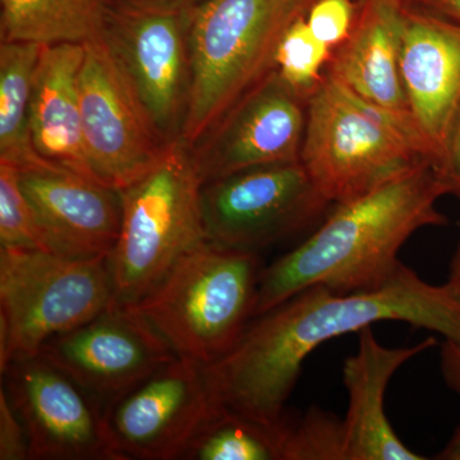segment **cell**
I'll list each match as a JSON object with an SVG mask.
<instances>
[{"label":"cell","instance_id":"1","mask_svg":"<svg viewBox=\"0 0 460 460\" xmlns=\"http://www.w3.org/2000/svg\"><path fill=\"white\" fill-rule=\"evenodd\" d=\"M386 321L460 341V299L447 281L434 286L405 265L374 289L307 288L253 317L237 344L202 368L211 399L217 407L278 428L302 366L316 348Z\"/></svg>","mask_w":460,"mask_h":460},{"label":"cell","instance_id":"2","mask_svg":"<svg viewBox=\"0 0 460 460\" xmlns=\"http://www.w3.org/2000/svg\"><path fill=\"white\" fill-rule=\"evenodd\" d=\"M445 195L429 162L334 205L302 243L262 269L253 317L314 286L339 293L383 286L402 265L399 251L414 233L447 224L438 208Z\"/></svg>","mask_w":460,"mask_h":460},{"label":"cell","instance_id":"3","mask_svg":"<svg viewBox=\"0 0 460 460\" xmlns=\"http://www.w3.org/2000/svg\"><path fill=\"white\" fill-rule=\"evenodd\" d=\"M314 0H199L190 23L189 107L180 140L208 137L277 69L288 27Z\"/></svg>","mask_w":460,"mask_h":460},{"label":"cell","instance_id":"4","mask_svg":"<svg viewBox=\"0 0 460 460\" xmlns=\"http://www.w3.org/2000/svg\"><path fill=\"white\" fill-rule=\"evenodd\" d=\"M302 164L332 206L365 195L434 153L410 115L376 107L328 72L307 100Z\"/></svg>","mask_w":460,"mask_h":460},{"label":"cell","instance_id":"5","mask_svg":"<svg viewBox=\"0 0 460 460\" xmlns=\"http://www.w3.org/2000/svg\"><path fill=\"white\" fill-rule=\"evenodd\" d=\"M262 269L259 253L206 241L129 308L177 357L208 367L237 344L252 320Z\"/></svg>","mask_w":460,"mask_h":460},{"label":"cell","instance_id":"6","mask_svg":"<svg viewBox=\"0 0 460 460\" xmlns=\"http://www.w3.org/2000/svg\"><path fill=\"white\" fill-rule=\"evenodd\" d=\"M201 187L190 148L177 140L150 171L120 190L122 226L108 257L114 305L138 304L181 257L208 241Z\"/></svg>","mask_w":460,"mask_h":460},{"label":"cell","instance_id":"7","mask_svg":"<svg viewBox=\"0 0 460 460\" xmlns=\"http://www.w3.org/2000/svg\"><path fill=\"white\" fill-rule=\"evenodd\" d=\"M113 305L108 257L0 247V371Z\"/></svg>","mask_w":460,"mask_h":460},{"label":"cell","instance_id":"8","mask_svg":"<svg viewBox=\"0 0 460 460\" xmlns=\"http://www.w3.org/2000/svg\"><path fill=\"white\" fill-rule=\"evenodd\" d=\"M199 2L105 4L102 40L169 142L180 140L189 107L190 23Z\"/></svg>","mask_w":460,"mask_h":460},{"label":"cell","instance_id":"9","mask_svg":"<svg viewBox=\"0 0 460 460\" xmlns=\"http://www.w3.org/2000/svg\"><path fill=\"white\" fill-rule=\"evenodd\" d=\"M329 206L301 160L253 166L201 187L206 237L250 252L307 228Z\"/></svg>","mask_w":460,"mask_h":460},{"label":"cell","instance_id":"10","mask_svg":"<svg viewBox=\"0 0 460 460\" xmlns=\"http://www.w3.org/2000/svg\"><path fill=\"white\" fill-rule=\"evenodd\" d=\"M78 86L91 171L100 183L122 190L150 171L172 142L156 128L102 36L84 42Z\"/></svg>","mask_w":460,"mask_h":460},{"label":"cell","instance_id":"11","mask_svg":"<svg viewBox=\"0 0 460 460\" xmlns=\"http://www.w3.org/2000/svg\"><path fill=\"white\" fill-rule=\"evenodd\" d=\"M215 408L202 367L177 357L109 399L104 419L118 459H181Z\"/></svg>","mask_w":460,"mask_h":460},{"label":"cell","instance_id":"12","mask_svg":"<svg viewBox=\"0 0 460 460\" xmlns=\"http://www.w3.org/2000/svg\"><path fill=\"white\" fill-rule=\"evenodd\" d=\"M5 392L25 426L30 459L119 460L96 396L41 356L12 362Z\"/></svg>","mask_w":460,"mask_h":460},{"label":"cell","instance_id":"13","mask_svg":"<svg viewBox=\"0 0 460 460\" xmlns=\"http://www.w3.org/2000/svg\"><path fill=\"white\" fill-rule=\"evenodd\" d=\"M38 356L105 401L177 358L144 317L114 305L89 323L51 338Z\"/></svg>","mask_w":460,"mask_h":460},{"label":"cell","instance_id":"14","mask_svg":"<svg viewBox=\"0 0 460 460\" xmlns=\"http://www.w3.org/2000/svg\"><path fill=\"white\" fill-rule=\"evenodd\" d=\"M307 100L288 86L277 69L208 137L190 148L202 184L274 163L301 160Z\"/></svg>","mask_w":460,"mask_h":460},{"label":"cell","instance_id":"15","mask_svg":"<svg viewBox=\"0 0 460 460\" xmlns=\"http://www.w3.org/2000/svg\"><path fill=\"white\" fill-rule=\"evenodd\" d=\"M18 172L48 252L75 259L111 255L122 226L120 190L56 166Z\"/></svg>","mask_w":460,"mask_h":460},{"label":"cell","instance_id":"16","mask_svg":"<svg viewBox=\"0 0 460 460\" xmlns=\"http://www.w3.org/2000/svg\"><path fill=\"white\" fill-rule=\"evenodd\" d=\"M401 71L408 107L434 163L460 104V25L402 2Z\"/></svg>","mask_w":460,"mask_h":460},{"label":"cell","instance_id":"17","mask_svg":"<svg viewBox=\"0 0 460 460\" xmlns=\"http://www.w3.org/2000/svg\"><path fill=\"white\" fill-rule=\"evenodd\" d=\"M358 350L345 359L343 381L349 405L343 420L345 460H425L411 450L390 425L385 393L396 371L413 357L434 347L429 337L413 347L378 343L372 326L359 330Z\"/></svg>","mask_w":460,"mask_h":460},{"label":"cell","instance_id":"18","mask_svg":"<svg viewBox=\"0 0 460 460\" xmlns=\"http://www.w3.org/2000/svg\"><path fill=\"white\" fill-rule=\"evenodd\" d=\"M404 0H359L347 40L332 50L326 72L366 102L411 115L401 71Z\"/></svg>","mask_w":460,"mask_h":460},{"label":"cell","instance_id":"19","mask_svg":"<svg viewBox=\"0 0 460 460\" xmlns=\"http://www.w3.org/2000/svg\"><path fill=\"white\" fill-rule=\"evenodd\" d=\"M84 58V42L45 45L33 80L30 131L33 148L48 164L96 181L81 122L78 81Z\"/></svg>","mask_w":460,"mask_h":460},{"label":"cell","instance_id":"20","mask_svg":"<svg viewBox=\"0 0 460 460\" xmlns=\"http://www.w3.org/2000/svg\"><path fill=\"white\" fill-rule=\"evenodd\" d=\"M44 47L0 41V162L18 171L53 166L38 155L30 131L33 80Z\"/></svg>","mask_w":460,"mask_h":460},{"label":"cell","instance_id":"21","mask_svg":"<svg viewBox=\"0 0 460 460\" xmlns=\"http://www.w3.org/2000/svg\"><path fill=\"white\" fill-rule=\"evenodd\" d=\"M105 0H0V40L41 45L102 36Z\"/></svg>","mask_w":460,"mask_h":460},{"label":"cell","instance_id":"22","mask_svg":"<svg viewBox=\"0 0 460 460\" xmlns=\"http://www.w3.org/2000/svg\"><path fill=\"white\" fill-rule=\"evenodd\" d=\"M283 425H262L246 416L215 408L199 429L181 459L190 460H281Z\"/></svg>","mask_w":460,"mask_h":460},{"label":"cell","instance_id":"23","mask_svg":"<svg viewBox=\"0 0 460 460\" xmlns=\"http://www.w3.org/2000/svg\"><path fill=\"white\" fill-rule=\"evenodd\" d=\"M332 54V48L311 31L305 14L296 18L281 38L275 57L278 74L288 86L308 100L323 80Z\"/></svg>","mask_w":460,"mask_h":460},{"label":"cell","instance_id":"24","mask_svg":"<svg viewBox=\"0 0 460 460\" xmlns=\"http://www.w3.org/2000/svg\"><path fill=\"white\" fill-rule=\"evenodd\" d=\"M281 460H345L343 420L319 407L287 420Z\"/></svg>","mask_w":460,"mask_h":460},{"label":"cell","instance_id":"25","mask_svg":"<svg viewBox=\"0 0 460 460\" xmlns=\"http://www.w3.org/2000/svg\"><path fill=\"white\" fill-rule=\"evenodd\" d=\"M0 247L47 251L31 204L21 189L20 172L4 162H0Z\"/></svg>","mask_w":460,"mask_h":460},{"label":"cell","instance_id":"26","mask_svg":"<svg viewBox=\"0 0 460 460\" xmlns=\"http://www.w3.org/2000/svg\"><path fill=\"white\" fill-rule=\"evenodd\" d=\"M357 12L358 3L354 0H314L305 22L321 42L334 50L352 31Z\"/></svg>","mask_w":460,"mask_h":460},{"label":"cell","instance_id":"27","mask_svg":"<svg viewBox=\"0 0 460 460\" xmlns=\"http://www.w3.org/2000/svg\"><path fill=\"white\" fill-rule=\"evenodd\" d=\"M0 459H30L25 426L3 386L0 390Z\"/></svg>","mask_w":460,"mask_h":460},{"label":"cell","instance_id":"28","mask_svg":"<svg viewBox=\"0 0 460 460\" xmlns=\"http://www.w3.org/2000/svg\"><path fill=\"white\" fill-rule=\"evenodd\" d=\"M447 195L460 199V104L456 109L440 155L434 163Z\"/></svg>","mask_w":460,"mask_h":460},{"label":"cell","instance_id":"29","mask_svg":"<svg viewBox=\"0 0 460 460\" xmlns=\"http://www.w3.org/2000/svg\"><path fill=\"white\" fill-rule=\"evenodd\" d=\"M441 371L447 385L460 394V341H445L441 349Z\"/></svg>","mask_w":460,"mask_h":460},{"label":"cell","instance_id":"30","mask_svg":"<svg viewBox=\"0 0 460 460\" xmlns=\"http://www.w3.org/2000/svg\"><path fill=\"white\" fill-rule=\"evenodd\" d=\"M405 2L460 25V0H405Z\"/></svg>","mask_w":460,"mask_h":460},{"label":"cell","instance_id":"31","mask_svg":"<svg viewBox=\"0 0 460 460\" xmlns=\"http://www.w3.org/2000/svg\"><path fill=\"white\" fill-rule=\"evenodd\" d=\"M436 459L460 460V426L456 429V431L454 432L447 447L436 456Z\"/></svg>","mask_w":460,"mask_h":460},{"label":"cell","instance_id":"32","mask_svg":"<svg viewBox=\"0 0 460 460\" xmlns=\"http://www.w3.org/2000/svg\"><path fill=\"white\" fill-rule=\"evenodd\" d=\"M449 270V279H447V283L452 286L454 292L456 293V296H458L460 299V239L456 252H454L452 262H450Z\"/></svg>","mask_w":460,"mask_h":460},{"label":"cell","instance_id":"33","mask_svg":"<svg viewBox=\"0 0 460 460\" xmlns=\"http://www.w3.org/2000/svg\"><path fill=\"white\" fill-rule=\"evenodd\" d=\"M199 2V0H105V4H148V3Z\"/></svg>","mask_w":460,"mask_h":460}]
</instances>
